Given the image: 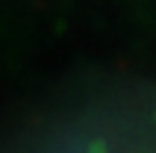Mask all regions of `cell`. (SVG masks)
Wrapping results in <instances>:
<instances>
[]
</instances>
